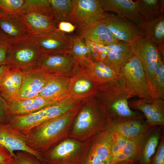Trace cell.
Listing matches in <instances>:
<instances>
[{
    "label": "cell",
    "mask_w": 164,
    "mask_h": 164,
    "mask_svg": "<svg viewBox=\"0 0 164 164\" xmlns=\"http://www.w3.org/2000/svg\"><path fill=\"white\" fill-rule=\"evenodd\" d=\"M81 106L29 130L25 134L27 145L42 157L44 152L68 137L74 120Z\"/></svg>",
    "instance_id": "6da1fadb"
},
{
    "label": "cell",
    "mask_w": 164,
    "mask_h": 164,
    "mask_svg": "<svg viewBox=\"0 0 164 164\" xmlns=\"http://www.w3.org/2000/svg\"><path fill=\"white\" fill-rule=\"evenodd\" d=\"M93 97L112 121L145 118L143 115L129 108L125 81L120 75L112 80L100 84Z\"/></svg>",
    "instance_id": "7a4b0ae2"
},
{
    "label": "cell",
    "mask_w": 164,
    "mask_h": 164,
    "mask_svg": "<svg viewBox=\"0 0 164 164\" xmlns=\"http://www.w3.org/2000/svg\"><path fill=\"white\" fill-rule=\"evenodd\" d=\"M111 120L93 97L84 99L74 120L68 137L85 141L107 130Z\"/></svg>",
    "instance_id": "3957f363"
},
{
    "label": "cell",
    "mask_w": 164,
    "mask_h": 164,
    "mask_svg": "<svg viewBox=\"0 0 164 164\" xmlns=\"http://www.w3.org/2000/svg\"><path fill=\"white\" fill-rule=\"evenodd\" d=\"M82 101L69 95L36 112L12 118L9 123L25 134L36 126L80 107Z\"/></svg>",
    "instance_id": "277c9868"
},
{
    "label": "cell",
    "mask_w": 164,
    "mask_h": 164,
    "mask_svg": "<svg viewBox=\"0 0 164 164\" xmlns=\"http://www.w3.org/2000/svg\"><path fill=\"white\" fill-rule=\"evenodd\" d=\"M90 139L80 141L67 137L44 152L43 164H84Z\"/></svg>",
    "instance_id": "5b68a950"
},
{
    "label": "cell",
    "mask_w": 164,
    "mask_h": 164,
    "mask_svg": "<svg viewBox=\"0 0 164 164\" xmlns=\"http://www.w3.org/2000/svg\"><path fill=\"white\" fill-rule=\"evenodd\" d=\"M128 99L136 97L149 100L158 97L151 89L138 58L134 55L121 69Z\"/></svg>",
    "instance_id": "8992f818"
},
{
    "label": "cell",
    "mask_w": 164,
    "mask_h": 164,
    "mask_svg": "<svg viewBox=\"0 0 164 164\" xmlns=\"http://www.w3.org/2000/svg\"><path fill=\"white\" fill-rule=\"evenodd\" d=\"M40 55L31 35L12 42L7 64L11 69L27 70L36 66Z\"/></svg>",
    "instance_id": "52a82bcc"
},
{
    "label": "cell",
    "mask_w": 164,
    "mask_h": 164,
    "mask_svg": "<svg viewBox=\"0 0 164 164\" xmlns=\"http://www.w3.org/2000/svg\"><path fill=\"white\" fill-rule=\"evenodd\" d=\"M131 44L134 55L141 63L151 90L157 95L155 71L160 56L157 45L145 36L138 38Z\"/></svg>",
    "instance_id": "ba28073f"
},
{
    "label": "cell",
    "mask_w": 164,
    "mask_h": 164,
    "mask_svg": "<svg viewBox=\"0 0 164 164\" xmlns=\"http://www.w3.org/2000/svg\"><path fill=\"white\" fill-rule=\"evenodd\" d=\"M77 62L76 69L71 78L69 95L82 100L93 97L97 91L100 84L86 65Z\"/></svg>",
    "instance_id": "9c48e42d"
},
{
    "label": "cell",
    "mask_w": 164,
    "mask_h": 164,
    "mask_svg": "<svg viewBox=\"0 0 164 164\" xmlns=\"http://www.w3.org/2000/svg\"><path fill=\"white\" fill-rule=\"evenodd\" d=\"M77 65L76 58L66 52L41 55L35 67L48 72L72 77Z\"/></svg>",
    "instance_id": "30bf717a"
},
{
    "label": "cell",
    "mask_w": 164,
    "mask_h": 164,
    "mask_svg": "<svg viewBox=\"0 0 164 164\" xmlns=\"http://www.w3.org/2000/svg\"><path fill=\"white\" fill-rule=\"evenodd\" d=\"M113 139L107 130L91 138L84 164H111Z\"/></svg>",
    "instance_id": "8fae6325"
},
{
    "label": "cell",
    "mask_w": 164,
    "mask_h": 164,
    "mask_svg": "<svg viewBox=\"0 0 164 164\" xmlns=\"http://www.w3.org/2000/svg\"><path fill=\"white\" fill-rule=\"evenodd\" d=\"M32 35L41 55L69 52L71 48L69 36L57 28L46 33Z\"/></svg>",
    "instance_id": "7c38bea8"
},
{
    "label": "cell",
    "mask_w": 164,
    "mask_h": 164,
    "mask_svg": "<svg viewBox=\"0 0 164 164\" xmlns=\"http://www.w3.org/2000/svg\"><path fill=\"white\" fill-rule=\"evenodd\" d=\"M22 71V84L17 95L14 99L38 96L47 83L50 74V73L36 67Z\"/></svg>",
    "instance_id": "4fadbf2b"
},
{
    "label": "cell",
    "mask_w": 164,
    "mask_h": 164,
    "mask_svg": "<svg viewBox=\"0 0 164 164\" xmlns=\"http://www.w3.org/2000/svg\"><path fill=\"white\" fill-rule=\"evenodd\" d=\"M132 109L141 111L150 126H164V99L157 97L151 99H138L128 102Z\"/></svg>",
    "instance_id": "5bb4252c"
},
{
    "label": "cell",
    "mask_w": 164,
    "mask_h": 164,
    "mask_svg": "<svg viewBox=\"0 0 164 164\" xmlns=\"http://www.w3.org/2000/svg\"><path fill=\"white\" fill-rule=\"evenodd\" d=\"M144 118L128 119L111 121L107 130L113 135H119L133 142L136 145L152 127Z\"/></svg>",
    "instance_id": "9a60e30c"
},
{
    "label": "cell",
    "mask_w": 164,
    "mask_h": 164,
    "mask_svg": "<svg viewBox=\"0 0 164 164\" xmlns=\"http://www.w3.org/2000/svg\"><path fill=\"white\" fill-rule=\"evenodd\" d=\"M0 31L12 42L28 38L32 34L22 14L0 13Z\"/></svg>",
    "instance_id": "2e32d148"
},
{
    "label": "cell",
    "mask_w": 164,
    "mask_h": 164,
    "mask_svg": "<svg viewBox=\"0 0 164 164\" xmlns=\"http://www.w3.org/2000/svg\"><path fill=\"white\" fill-rule=\"evenodd\" d=\"M26 140V135L9 123L0 124V145L7 149L12 157L15 156V151H23L31 153L41 162V156L27 145Z\"/></svg>",
    "instance_id": "e0dca14e"
},
{
    "label": "cell",
    "mask_w": 164,
    "mask_h": 164,
    "mask_svg": "<svg viewBox=\"0 0 164 164\" xmlns=\"http://www.w3.org/2000/svg\"><path fill=\"white\" fill-rule=\"evenodd\" d=\"M163 127H152L136 144L137 160L139 164H152L154 155L162 135Z\"/></svg>",
    "instance_id": "ac0fdd59"
},
{
    "label": "cell",
    "mask_w": 164,
    "mask_h": 164,
    "mask_svg": "<svg viewBox=\"0 0 164 164\" xmlns=\"http://www.w3.org/2000/svg\"><path fill=\"white\" fill-rule=\"evenodd\" d=\"M59 100L37 96L29 98L7 101L10 119L12 118L36 112Z\"/></svg>",
    "instance_id": "d6986e66"
},
{
    "label": "cell",
    "mask_w": 164,
    "mask_h": 164,
    "mask_svg": "<svg viewBox=\"0 0 164 164\" xmlns=\"http://www.w3.org/2000/svg\"><path fill=\"white\" fill-rule=\"evenodd\" d=\"M99 1L104 11L115 12L121 17L130 19L142 29L145 22L139 14L137 0H99Z\"/></svg>",
    "instance_id": "ffe728a7"
},
{
    "label": "cell",
    "mask_w": 164,
    "mask_h": 164,
    "mask_svg": "<svg viewBox=\"0 0 164 164\" xmlns=\"http://www.w3.org/2000/svg\"><path fill=\"white\" fill-rule=\"evenodd\" d=\"M107 46L109 51L103 62L119 75L122 68L134 55L131 44L120 41Z\"/></svg>",
    "instance_id": "44dd1931"
},
{
    "label": "cell",
    "mask_w": 164,
    "mask_h": 164,
    "mask_svg": "<svg viewBox=\"0 0 164 164\" xmlns=\"http://www.w3.org/2000/svg\"><path fill=\"white\" fill-rule=\"evenodd\" d=\"M72 77L50 73L46 85L38 96L59 100L69 95Z\"/></svg>",
    "instance_id": "7402d4cb"
},
{
    "label": "cell",
    "mask_w": 164,
    "mask_h": 164,
    "mask_svg": "<svg viewBox=\"0 0 164 164\" xmlns=\"http://www.w3.org/2000/svg\"><path fill=\"white\" fill-rule=\"evenodd\" d=\"M22 15L32 34H45L57 28V24L51 14L34 11Z\"/></svg>",
    "instance_id": "603a6c76"
},
{
    "label": "cell",
    "mask_w": 164,
    "mask_h": 164,
    "mask_svg": "<svg viewBox=\"0 0 164 164\" xmlns=\"http://www.w3.org/2000/svg\"><path fill=\"white\" fill-rule=\"evenodd\" d=\"M104 12L99 0H74L72 12L66 21L76 25Z\"/></svg>",
    "instance_id": "cb8c5ba5"
},
{
    "label": "cell",
    "mask_w": 164,
    "mask_h": 164,
    "mask_svg": "<svg viewBox=\"0 0 164 164\" xmlns=\"http://www.w3.org/2000/svg\"><path fill=\"white\" fill-rule=\"evenodd\" d=\"M111 164L130 159L137 160V150L135 144L121 136L113 135Z\"/></svg>",
    "instance_id": "d4e9b609"
},
{
    "label": "cell",
    "mask_w": 164,
    "mask_h": 164,
    "mask_svg": "<svg viewBox=\"0 0 164 164\" xmlns=\"http://www.w3.org/2000/svg\"><path fill=\"white\" fill-rule=\"evenodd\" d=\"M22 77V70L11 68L3 81L0 95L7 101L14 99L20 89Z\"/></svg>",
    "instance_id": "484cf974"
},
{
    "label": "cell",
    "mask_w": 164,
    "mask_h": 164,
    "mask_svg": "<svg viewBox=\"0 0 164 164\" xmlns=\"http://www.w3.org/2000/svg\"><path fill=\"white\" fill-rule=\"evenodd\" d=\"M164 0H137L139 14L144 22H151L163 15Z\"/></svg>",
    "instance_id": "4316f807"
},
{
    "label": "cell",
    "mask_w": 164,
    "mask_h": 164,
    "mask_svg": "<svg viewBox=\"0 0 164 164\" xmlns=\"http://www.w3.org/2000/svg\"><path fill=\"white\" fill-rule=\"evenodd\" d=\"M78 62L86 66L100 84L112 80L119 76L102 62L93 60L91 59Z\"/></svg>",
    "instance_id": "83f0119b"
},
{
    "label": "cell",
    "mask_w": 164,
    "mask_h": 164,
    "mask_svg": "<svg viewBox=\"0 0 164 164\" xmlns=\"http://www.w3.org/2000/svg\"><path fill=\"white\" fill-rule=\"evenodd\" d=\"M144 36L156 45L164 42V16L145 22L142 28Z\"/></svg>",
    "instance_id": "f1b7e54d"
},
{
    "label": "cell",
    "mask_w": 164,
    "mask_h": 164,
    "mask_svg": "<svg viewBox=\"0 0 164 164\" xmlns=\"http://www.w3.org/2000/svg\"><path fill=\"white\" fill-rule=\"evenodd\" d=\"M53 16L58 24L66 21L73 8L74 0H48Z\"/></svg>",
    "instance_id": "f546056e"
},
{
    "label": "cell",
    "mask_w": 164,
    "mask_h": 164,
    "mask_svg": "<svg viewBox=\"0 0 164 164\" xmlns=\"http://www.w3.org/2000/svg\"><path fill=\"white\" fill-rule=\"evenodd\" d=\"M72 41L71 49L69 52L73 55L77 61H81L91 59L88 48L85 39L76 34H70Z\"/></svg>",
    "instance_id": "4dcf8cb0"
},
{
    "label": "cell",
    "mask_w": 164,
    "mask_h": 164,
    "mask_svg": "<svg viewBox=\"0 0 164 164\" xmlns=\"http://www.w3.org/2000/svg\"><path fill=\"white\" fill-rule=\"evenodd\" d=\"M27 8V0H0V13L25 14Z\"/></svg>",
    "instance_id": "1f68e13d"
},
{
    "label": "cell",
    "mask_w": 164,
    "mask_h": 164,
    "mask_svg": "<svg viewBox=\"0 0 164 164\" xmlns=\"http://www.w3.org/2000/svg\"><path fill=\"white\" fill-rule=\"evenodd\" d=\"M84 39L89 50L90 59L93 60L103 62L109 51L108 46L89 40Z\"/></svg>",
    "instance_id": "d6a6232c"
},
{
    "label": "cell",
    "mask_w": 164,
    "mask_h": 164,
    "mask_svg": "<svg viewBox=\"0 0 164 164\" xmlns=\"http://www.w3.org/2000/svg\"><path fill=\"white\" fill-rule=\"evenodd\" d=\"M155 82L157 95L164 99V65L160 56L155 71Z\"/></svg>",
    "instance_id": "836d02e7"
},
{
    "label": "cell",
    "mask_w": 164,
    "mask_h": 164,
    "mask_svg": "<svg viewBox=\"0 0 164 164\" xmlns=\"http://www.w3.org/2000/svg\"><path fill=\"white\" fill-rule=\"evenodd\" d=\"M13 164H43L36 156L29 152L18 151L13 157Z\"/></svg>",
    "instance_id": "e575fe53"
},
{
    "label": "cell",
    "mask_w": 164,
    "mask_h": 164,
    "mask_svg": "<svg viewBox=\"0 0 164 164\" xmlns=\"http://www.w3.org/2000/svg\"><path fill=\"white\" fill-rule=\"evenodd\" d=\"M12 43L0 32V66L8 64Z\"/></svg>",
    "instance_id": "d590c367"
},
{
    "label": "cell",
    "mask_w": 164,
    "mask_h": 164,
    "mask_svg": "<svg viewBox=\"0 0 164 164\" xmlns=\"http://www.w3.org/2000/svg\"><path fill=\"white\" fill-rule=\"evenodd\" d=\"M152 162V164H164V137L162 135Z\"/></svg>",
    "instance_id": "8d00e7d4"
},
{
    "label": "cell",
    "mask_w": 164,
    "mask_h": 164,
    "mask_svg": "<svg viewBox=\"0 0 164 164\" xmlns=\"http://www.w3.org/2000/svg\"><path fill=\"white\" fill-rule=\"evenodd\" d=\"M10 120L7 101L0 95V124L9 123Z\"/></svg>",
    "instance_id": "74e56055"
},
{
    "label": "cell",
    "mask_w": 164,
    "mask_h": 164,
    "mask_svg": "<svg viewBox=\"0 0 164 164\" xmlns=\"http://www.w3.org/2000/svg\"><path fill=\"white\" fill-rule=\"evenodd\" d=\"M76 26L67 21H62L57 24V29L64 33H72L76 29Z\"/></svg>",
    "instance_id": "f35d334b"
},
{
    "label": "cell",
    "mask_w": 164,
    "mask_h": 164,
    "mask_svg": "<svg viewBox=\"0 0 164 164\" xmlns=\"http://www.w3.org/2000/svg\"><path fill=\"white\" fill-rule=\"evenodd\" d=\"M13 158L7 149L0 145V164H2Z\"/></svg>",
    "instance_id": "ab89813d"
},
{
    "label": "cell",
    "mask_w": 164,
    "mask_h": 164,
    "mask_svg": "<svg viewBox=\"0 0 164 164\" xmlns=\"http://www.w3.org/2000/svg\"><path fill=\"white\" fill-rule=\"evenodd\" d=\"M11 69L10 66L8 64L0 66V92L3 81Z\"/></svg>",
    "instance_id": "60d3db41"
},
{
    "label": "cell",
    "mask_w": 164,
    "mask_h": 164,
    "mask_svg": "<svg viewBox=\"0 0 164 164\" xmlns=\"http://www.w3.org/2000/svg\"><path fill=\"white\" fill-rule=\"evenodd\" d=\"M164 43L159 44L157 45L159 53L162 59L164 60Z\"/></svg>",
    "instance_id": "b9f144b4"
},
{
    "label": "cell",
    "mask_w": 164,
    "mask_h": 164,
    "mask_svg": "<svg viewBox=\"0 0 164 164\" xmlns=\"http://www.w3.org/2000/svg\"><path fill=\"white\" fill-rule=\"evenodd\" d=\"M134 162H136V161L133 159H130L127 161H122L113 164H132Z\"/></svg>",
    "instance_id": "7bdbcfd3"
},
{
    "label": "cell",
    "mask_w": 164,
    "mask_h": 164,
    "mask_svg": "<svg viewBox=\"0 0 164 164\" xmlns=\"http://www.w3.org/2000/svg\"><path fill=\"white\" fill-rule=\"evenodd\" d=\"M13 160V158L3 163L2 164H12V161Z\"/></svg>",
    "instance_id": "ee69618b"
},
{
    "label": "cell",
    "mask_w": 164,
    "mask_h": 164,
    "mask_svg": "<svg viewBox=\"0 0 164 164\" xmlns=\"http://www.w3.org/2000/svg\"><path fill=\"white\" fill-rule=\"evenodd\" d=\"M132 164H139L138 163L136 162H134Z\"/></svg>",
    "instance_id": "f6af8a7d"
},
{
    "label": "cell",
    "mask_w": 164,
    "mask_h": 164,
    "mask_svg": "<svg viewBox=\"0 0 164 164\" xmlns=\"http://www.w3.org/2000/svg\"></svg>",
    "instance_id": "bcb514c9"
}]
</instances>
